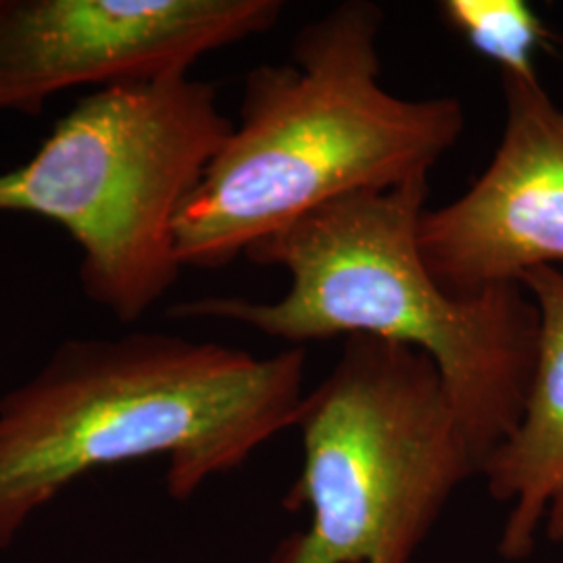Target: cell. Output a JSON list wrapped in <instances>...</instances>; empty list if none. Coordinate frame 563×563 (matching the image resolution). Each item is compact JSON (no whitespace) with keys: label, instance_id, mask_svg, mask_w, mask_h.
<instances>
[{"label":"cell","instance_id":"cell-1","mask_svg":"<svg viewBox=\"0 0 563 563\" xmlns=\"http://www.w3.org/2000/svg\"><path fill=\"white\" fill-rule=\"evenodd\" d=\"M307 351L257 357L163 332L67 339L0 397V549L95 470L159 457L190 501L295 428Z\"/></svg>","mask_w":563,"mask_h":563},{"label":"cell","instance_id":"cell-2","mask_svg":"<svg viewBox=\"0 0 563 563\" xmlns=\"http://www.w3.org/2000/svg\"><path fill=\"white\" fill-rule=\"evenodd\" d=\"M383 21L346 0L301 27L288 63L249 71L239 123L176 220L181 267L218 269L325 205L428 178L457 144L455 97L384 88Z\"/></svg>","mask_w":563,"mask_h":563},{"label":"cell","instance_id":"cell-3","mask_svg":"<svg viewBox=\"0 0 563 563\" xmlns=\"http://www.w3.org/2000/svg\"><path fill=\"white\" fill-rule=\"evenodd\" d=\"M426 199L428 178H420L325 205L244 255L288 274L280 299L209 297L167 313L241 323L302 349L339 336L416 349L439 369L483 470L522 418L539 309L522 284L449 292L418 244Z\"/></svg>","mask_w":563,"mask_h":563},{"label":"cell","instance_id":"cell-4","mask_svg":"<svg viewBox=\"0 0 563 563\" xmlns=\"http://www.w3.org/2000/svg\"><path fill=\"white\" fill-rule=\"evenodd\" d=\"M232 125L216 88L190 76L104 86L27 162L0 172V216L67 230L84 295L139 322L180 278L176 220Z\"/></svg>","mask_w":563,"mask_h":563},{"label":"cell","instance_id":"cell-5","mask_svg":"<svg viewBox=\"0 0 563 563\" xmlns=\"http://www.w3.org/2000/svg\"><path fill=\"white\" fill-rule=\"evenodd\" d=\"M295 428L301 474L284 507L309 518L267 563H413L457 488L481 476L439 369L395 342L344 339Z\"/></svg>","mask_w":563,"mask_h":563},{"label":"cell","instance_id":"cell-6","mask_svg":"<svg viewBox=\"0 0 563 563\" xmlns=\"http://www.w3.org/2000/svg\"><path fill=\"white\" fill-rule=\"evenodd\" d=\"M282 13L280 0H0V113L38 115L80 86L188 76Z\"/></svg>","mask_w":563,"mask_h":563},{"label":"cell","instance_id":"cell-7","mask_svg":"<svg viewBox=\"0 0 563 563\" xmlns=\"http://www.w3.org/2000/svg\"><path fill=\"white\" fill-rule=\"evenodd\" d=\"M504 134L474 184L439 209H423V262L453 295L520 284L563 263V107L541 80L501 76Z\"/></svg>","mask_w":563,"mask_h":563},{"label":"cell","instance_id":"cell-8","mask_svg":"<svg viewBox=\"0 0 563 563\" xmlns=\"http://www.w3.org/2000/svg\"><path fill=\"white\" fill-rule=\"evenodd\" d=\"M539 309V342L522 418L483 463L488 495L507 507L497 551L528 560L541 539L563 543V272L537 267L520 280Z\"/></svg>","mask_w":563,"mask_h":563},{"label":"cell","instance_id":"cell-9","mask_svg":"<svg viewBox=\"0 0 563 563\" xmlns=\"http://www.w3.org/2000/svg\"><path fill=\"white\" fill-rule=\"evenodd\" d=\"M439 13L501 76L539 80L534 59L551 44V32L523 0H443Z\"/></svg>","mask_w":563,"mask_h":563}]
</instances>
